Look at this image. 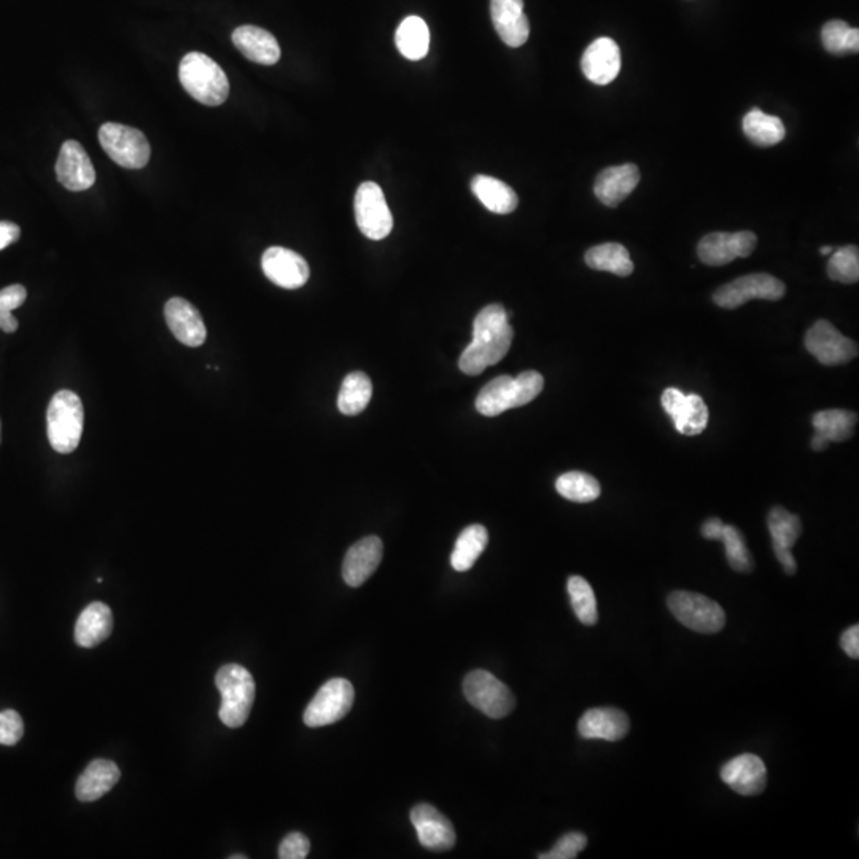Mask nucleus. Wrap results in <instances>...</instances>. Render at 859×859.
<instances>
[{"mask_svg": "<svg viewBox=\"0 0 859 859\" xmlns=\"http://www.w3.org/2000/svg\"><path fill=\"white\" fill-rule=\"evenodd\" d=\"M471 191L475 193L479 203L494 214H511L519 204L516 191L502 180L490 177V175L479 174L473 177Z\"/></svg>", "mask_w": 859, "mask_h": 859, "instance_id": "obj_27", "label": "nucleus"}, {"mask_svg": "<svg viewBox=\"0 0 859 859\" xmlns=\"http://www.w3.org/2000/svg\"><path fill=\"white\" fill-rule=\"evenodd\" d=\"M398 51L409 61H420L430 50V31L419 16H408L401 21L395 34Z\"/></svg>", "mask_w": 859, "mask_h": 859, "instance_id": "obj_30", "label": "nucleus"}, {"mask_svg": "<svg viewBox=\"0 0 859 859\" xmlns=\"http://www.w3.org/2000/svg\"><path fill=\"white\" fill-rule=\"evenodd\" d=\"M0 330L5 333H15L18 330V320L12 312L0 311Z\"/></svg>", "mask_w": 859, "mask_h": 859, "instance_id": "obj_50", "label": "nucleus"}, {"mask_svg": "<svg viewBox=\"0 0 859 859\" xmlns=\"http://www.w3.org/2000/svg\"><path fill=\"white\" fill-rule=\"evenodd\" d=\"M782 280L770 274H750L716 290L713 301L723 309H737L751 300L778 301L785 296Z\"/></svg>", "mask_w": 859, "mask_h": 859, "instance_id": "obj_10", "label": "nucleus"}, {"mask_svg": "<svg viewBox=\"0 0 859 859\" xmlns=\"http://www.w3.org/2000/svg\"><path fill=\"white\" fill-rule=\"evenodd\" d=\"M721 541L724 543L727 562L732 570L739 573H750L753 570V557L748 551L747 543L742 533L734 525L724 524Z\"/></svg>", "mask_w": 859, "mask_h": 859, "instance_id": "obj_40", "label": "nucleus"}, {"mask_svg": "<svg viewBox=\"0 0 859 859\" xmlns=\"http://www.w3.org/2000/svg\"><path fill=\"white\" fill-rule=\"evenodd\" d=\"M805 347L821 365L839 366L858 357V346L828 320H818L805 335Z\"/></svg>", "mask_w": 859, "mask_h": 859, "instance_id": "obj_11", "label": "nucleus"}, {"mask_svg": "<svg viewBox=\"0 0 859 859\" xmlns=\"http://www.w3.org/2000/svg\"><path fill=\"white\" fill-rule=\"evenodd\" d=\"M489 543V533L484 525H470L460 533L452 551L451 565L455 572H468L479 559Z\"/></svg>", "mask_w": 859, "mask_h": 859, "instance_id": "obj_31", "label": "nucleus"}, {"mask_svg": "<svg viewBox=\"0 0 859 859\" xmlns=\"http://www.w3.org/2000/svg\"><path fill=\"white\" fill-rule=\"evenodd\" d=\"M463 694L473 707L492 720H502L516 707L511 689L486 670L468 673L463 681Z\"/></svg>", "mask_w": 859, "mask_h": 859, "instance_id": "obj_6", "label": "nucleus"}, {"mask_svg": "<svg viewBox=\"0 0 859 859\" xmlns=\"http://www.w3.org/2000/svg\"><path fill=\"white\" fill-rule=\"evenodd\" d=\"M24 734V723L20 713L15 710L0 712V745L13 747Z\"/></svg>", "mask_w": 859, "mask_h": 859, "instance_id": "obj_43", "label": "nucleus"}, {"mask_svg": "<svg viewBox=\"0 0 859 859\" xmlns=\"http://www.w3.org/2000/svg\"><path fill=\"white\" fill-rule=\"evenodd\" d=\"M20 226L12 222H0V250L7 249L8 245L15 244L20 239Z\"/></svg>", "mask_w": 859, "mask_h": 859, "instance_id": "obj_48", "label": "nucleus"}, {"mask_svg": "<svg viewBox=\"0 0 859 859\" xmlns=\"http://www.w3.org/2000/svg\"><path fill=\"white\" fill-rule=\"evenodd\" d=\"M758 238L751 231L712 233L700 239L697 255L707 266L729 265L735 258H747L755 252Z\"/></svg>", "mask_w": 859, "mask_h": 859, "instance_id": "obj_12", "label": "nucleus"}, {"mask_svg": "<svg viewBox=\"0 0 859 859\" xmlns=\"http://www.w3.org/2000/svg\"><path fill=\"white\" fill-rule=\"evenodd\" d=\"M832 252H834V250H832V247H829V245H825V247H821L820 249L821 255H825V257L826 255H831Z\"/></svg>", "mask_w": 859, "mask_h": 859, "instance_id": "obj_52", "label": "nucleus"}, {"mask_svg": "<svg viewBox=\"0 0 859 859\" xmlns=\"http://www.w3.org/2000/svg\"><path fill=\"white\" fill-rule=\"evenodd\" d=\"M179 78L191 98L207 107H218L230 96V82L222 67L198 51L180 61Z\"/></svg>", "mask_w": 859, "mask_h": 859, "instance_id": "obj_2", "label": "nucleus"}, {"mask_svg": "<svg viewBox=\"0 0 859 859\" xmlns=\"http://www.w3.org/2000/svg\"><path fill=\"white\" fill-rule=\"evenodd\" d=\"M113 618L110 608L102 602H94L78 616L75 624V642L82 648H93L112 634Z\"/></svg>", "mask_w": 859, "mask_h": 859, "instance_id": "obj_26", "label": "nucleus"}, {"mask_svg": "<svg viewBox=\"0 0 859 859\" xmlns=\"http://www.w3.org/2000/svg\"><path fill=\"white\" fill-rule=\"evenodd\" d=\"M28 298V292L23 285H10L0 290V311L13 312L23 306Z\"/></svg>", "mask_w": 859, "mask_h": 859, "instance_id": "obj_45", "label": "nucleus"}, {"mask_svg": "<svg viewBox=\"0 0 859 859\" xmlns=\"http://www.w3.org/2000/svg\"><path fill=\"white\" fill-rule=\"evenodd\" d=\"M519 408L516 381L511 376H498L482 387L476 398L478 413L486 417L500 416L508 409Z\"/></svg>", "mask_w": 859, "mask_h": 859, "instance_id": "obj_28", "label": "nucleus"}, {"mask_svg": "<svg viewBox=\"0 0 859 859\" xmlns=\"http://www.w3.org/2000/svg\"><path fill=\"white\" fill-rule=\"evenodd\" d=\"M263 273L277 287L296 290L309 280L308 261L300 253L284 247H269L261 258Z\"/></svg>", "mask_w": 859, "mask_h": 859, "instance_id": "obj_13", "label": "nucleus"}, {"mask_svg": "<svg viewBox=\"0 0 859 859\" xmlns=\"http://www.w3.org/2000/svg\"><path fill=\"white\" fill-rule=\"evenodd\" d=\"M821 42H823L825 50L831 55L858 53L859 31L856 28H850L845 21H828L821 31Z\"/></svg>", "mask_w": 859, "mask_h": 859, "instance_id": "obj_37", "label": "nucleus"}, {"mask_svg": "<svg viewBox=\"0 0 859 859\" xmlns=\"http://www.w3.org/2000/svg\"><path fill=\"white\" fill-rule=\"evenodd\" d=\"M514 381H516L519 408L529 405L530 401L535 400L545 387V379L537 371H524L514 378Z\"/></svg>", "mask_w": 859, "mask_h": 859, "instance_id": "obj_42", "label": "nucleus"}, {"mask_svg": "<svg viewBox=\"0 0 859 859\" xmlns=\"http://www.w3.org/2000/svg\"><path fill=\"white\" fill-rule=\"evenodd\" d=\"M556 489L570 502L589 503L600 497L602 487L594 476L583 471H568L556 481Z\"/></svg>", "mask_w": 859, "mask_h": 859, "instance_id": "obj_35", "label": "nucleus"}, {"mask_svg": "<svg viewBox=\"0 0 859 859\" xmlns=\"http://www.w3.org/2000/svg\"><path fill=\"white\" fill-rule=\"evenodd\" d=\"M640 171L635 164H622L603 169L595 179L594 193L600 203L616 207L637 188Z\"/></svg>", "mask_w": 859, "mask_h": 859, "instance_id": "obj_23", "label": "nucleus"}, {"mask_svg": "<svg viewBox=\"0 0 859 859\" xmlns=\"http://www.w3.org/2000/svg\"><path fill=\"white\" fill-rule=\"evenodd\" d=\"M215 685L222 694L220 720L225 726L236 729L249 720L255 700V680L252 673L239 664H226L218 670Z\"/></svg>", "mask_w": 859, "mask_h": 859, "instance_id": "obj_4", "label": "nucleus"}, {"mask_svg": "<svg viewBox=\"0 0 859 859\" xmlns=\"http://www.w3.org/2000/svg\"><path fill=\"white\" fill-rule=\"evenodd\" d=\"M56 177L70 191H85L96 182L90 156L77 140H67L56 161Z\"/></svg>", "mask_w": 859, "mask_h": 859, "instance_id": "obj_15", "label": "nucleus"}, {"mask_svg": "<svg viewBox=\"0 0 859 859\" xmlns=\"http://www.w3.org/2000/svg\"><path fill=\"white\" fill-rule=\"evenodd\" d=\"M743 133L758 147H772L785 139L786 128L778 117L759 109L750 110L743 118Z\"/></svg>", "mask_w": 859, "mask_h": 859, "instance_id": "obj_32", "label": "nucleus"}, {"mask_svg": "<svg viewBox=\"0 0 859 859\" xmlns=\"http://www.w3.org/2000/svg\"><path fill=\"white\" fill-rule=\"evenodd\" d=\"M121 772L117 764L107 759H96L86 767L78 778L75 794L78 801L94 802L109 793L120 780Z\"/></svg>", "mask_w": 859, "mask_h": 859, "instance_id": "obj_25", "label": "nucleus"}, {"mask_svg": "<svg viewBox=\"0 0 859 859\" xmlns=\"http://www.w3.org/2000/svg\"><path fill=\"white\" fill-rule=\"evenodd\" d=\"M164 317L172 335L188 347L203 346L207 338L206 323L198 309L183 298H172L164 306Z\"/></svg>", "mask_w": 859, "mask_h": 859, "instance_id": "obj_19", "label": "nucleus"}, {"mask_svg": "<svg viewBox=\"0 0 859 859\" xmlns=\"http://www.w3.org/2000/svg\"><path fill=\"white\" fill-rule=\"evenodd\" d=\"M581 69L584 77L594 85H608L621 72V50L618 43L608 37H600L586 48Z\"/></svg>", "mask_w": 859, "mask_h": 859, "instance_id": "obj_18", "label": "nucleus"}, {"mask_svg": "<svg viewBox=\"0 0 859 859\" xmlns=\"http://www.w3.org/2000/svg\"><path fill=\"white\" fill-rule=\"evenodd\" d=\"M230 859H247V856H245V855H233V856H230Z\"/></svg>", "mask_w": 859, "mask_h": 859, "instance_id": "obj_53", "label": "nucleus"}, {"mask_svg": "<svg viewBox=\"0 0 859 859\" xmlns=\"http://www.w3.org/2000/svg\"><path fill=\"white\" fill-rule=\"evenodd\" d=\"M662 408L665 413L672 417V420L680 414L681 409L685 406L686 395L678 389H667L662 393L661 397Z\"/></svg>", "mask_w": 859, "mask_h": 859, "instance_id": "obj_46", "label": "nucleus"}, {"mask_svg": "<svg viewBox=\"0 0 859 859\" xmlns=\"http://www.w3.org/2000/svg\"><path fill=\"white\" fill-rule=\"evenodd\" d=\"M490 16L500 39L511 48L522 47L530 35L524 0H490Z\"/></svg>", "mask_w": 859, "mask_h": 859, "instance_id": "obj_20", "label": "nucleus"}, {"mask_svg": "<svg viewBox=\"0 0 859 859\" xmlns=\"http://www.w3.org/2000/svg\"><path fill=\"white\" fill-rule=\"evenodd\" d=\"M630 731L629 716L618 708H592L581 716L578 732L587 740L618 742Z\"/></svg>", "mask_w": 859, "mask_h": 859, "instance_id": "obj_22", "label": "nucleus"}, {"mask_svg": "<svg viewBox=\"0 0 859 859\" xmlns=\"http://www.w3.org/2000/svg\"><path fill=\"white\" fill-rule=\"evenodd\" d=\"M384 545L379 537H366L357 541L344 557L343 578L347 586L360 587L370 580L381 565Z\"/></svg>", "mask_w": 859, "mask_h": 859, "instance_id": "obj_21", "label": "nucleus"}, {"mask_svg": "<svg viewBox=\"0 0 859 859\" xmlns=\"http://www.w3.org/2000/svg\"><path fill=\"white\" fill-rule=\"evenodd\" d=\"M586 265L595 271H607L619 277L634 273V261L630 260L626 247L616 242L595 245L584 255Z\"/></svg>", "mask_w": 859, "mask_h": 859, "instance_id": "obj_29", "label": "nucleus"}, {"mask_svg": "<svg viewBox=\"0 0 859 859\" xmlns=\"http://www.w3.org/2000/svg\"><path fill=\"white\" fill-rule=\"evenodd\" d=\"M568 595L572 602L576 618L583 622L584 626H594L599 621V610L595 600L594 589L581 576H570L568 578Z\"/></svg>", "mask_w": 859, "mask_h": 859, "instance_id": "obj_36", "label": "nucleus"}, {"mask_svg": "<svg viewBox=\"0 0 859 859\" xmlns=\"http://www.w3.org/2000/svg\"><path fill=\"white\" fill-rule=\"evenodd\" d=\"M721 778L735 793L758 796L767 786V767L759 756L745 753L724 764Z\"/></svg>", "mask_w": 859, "mask_h": 859, "instance_id": "obj_17", "label": "nucleus"}, {"mask_svg": "<svg viewBox=\"0 0 859 859\" xmlns=\"http://www.w3.org/2000/svg\"><path fill=\"white\" fill-rule=\"evenodd\" d=\"M85 411L77 393L59 390L47 411V433L51 447L59 454H70L82 440Z\"/></svg>", "mask_w": 859, "mask_h": 859, "instance_id": "obj_3", "label": "nucleus"}, {"mask_svg": "<svg viewBox=\"0 0 859 859\" xmlns=\"http://www.w3.org/2000/svg\"><path fill=\"white\" fill-rule=\"evenodd\" d=\"M828 276L840 284H856L859 280V250L856 245H845L831 253Z\"/></svg>", "mask_w": 859, "mask_h": 859, "instance_id": "obj_39", "label": "nucleus"}, {"mask_svg": "<svg viewBox=\"0 0 859 859\" xmlns=\"http://www.w3.org/2000/svg\"><path fill=\"white\" fill-rule=\"evenodd\" d=\"M104 152L125 169H142L150 161V144L139 129L120 123H105L99 129Z\"/></svg>", "mask_w": 859, "mask_h": 859, "instance_id": "obj_7", "label": "nucleus"}, {"mask_svg": "<svg viewBox=\"0 0 859 859\" xmlns=\"http://www.w3.org/2000/svg\"><path fill=\"white\" fill-rule=\"evenodd\" d=\"M829 444L831 443L826 438H823V436L818 435V433H815V436L812 438L813 451H825V449H828Z\"/></svg>", "mask_w": 859, "mask_h": 859, "instance_id": "obj_51", "label": "nucleus"}, {"mask_svg": "<svg viewBox=\"0 0 859 859\" xmlns=\"http://www.w3.org/2000/svg\"><path fill=\"white\" fill-rule=\"evenodd\" d=\"M309 850H311V842L308 837L301 832H292L288 834L279 847L280 859H304L308 858Z\"/></svg>", "mask_w": 859, "mask_h": 859, "instance_id": "obj_44", "label": "nucleus"}, {"mask_svg": "<svg viewBox=\"0 0 859 859\" xmlns=\"http://www.w3.org/2000/svg\"><path fill=\"white\" fill-rule=\"evenodd\" d=\"M672 615L688 629L699 634H718L726 626V613L720 603L694 592H672L667 600Z\"/></svg>", "mask_w": 859, "mask_h": 859, "instance_id": "obj_5", "label": "nucleus"}, {"mask_svg": "<svg viewBox=\"0 0 859 859\" xmlns=\"http://www.w3.org/2000/svg\"><path fill=\"white\" fill-rule=\"evenodd\" d=\"M513 336L510 314L502 304H490L482 309L473 323V341L460 357V371L478 376L487 366L497 365L508 354Z\"/></svg>", "mask_w": 859, "mask_h": 859, "instance_id": "obj_1", "label": "nucleus"}, {"mask_svg": "<svg viewBox=\"0 0 859 859\" xmlns=\"http://www.w3.org/2000/svg\"><path fill=\"white\" fill-rule=\"evenodd\" d=\"M355 691L350 681L333 678L309 702L303 721L308 727H323L338 723L354 705Z\"/></svg>", "mask_w": 859, "mask_h": 859, "instance_id": "obj_8", "label": "nucleus"}, {"mask_svg": "<svg viewBox=\"0 0 859 859\" xmlns=\"http://www.w3.org/2000/svg\"><path fill=\"white\" fill-rule=\"evenodd\" d=\"M858 414L845 409H826L815 414L812 419L815 433L823 436L829 443H844L855 433Z\"/></svg>", "mask_w": 859, "mask_h": 859, "instance_id": "obj_33", "label": "nucleus"}, {"mask_svg": "<svg viewBox=\"0 0 859 859\" xmlns=\"http://www.w3.org/2000/svg\"><path fill=\"white\" fill-rule=\"evenodd\" d=\"M724 522L718 517H712V519H708L705 522L704 527H702V535L707 540H721V533H723Z\"/></svg>", "mask_w": 859, "mask_h": 859, "instance_id": "obj_49", "label": "nucleus"}, {"mask_svg": "<svg viewBox=\"0 0 859 859\" xmlns=\"http://www.w3.org/2000/svg\"><path fill=\"white\" fill-rule=\"evenodd\" d=\"M587 847V837L581 832H568L557 840L548 853L538 855L540 859H575Z\"/></svg>", "mask_w": 859, "mask_h": 859, "instance_id": "obj_41", "label": "nucleus"}, {"mask_svg": "<svg viewBox=\"0 0 859 859\" xmlns=\"http://www.w3.org/2000/svg\"><path fill=\"white\" fill-rule=\"evenodd\" d=\"M373 384L362 371L350 373L344 379L338 395V409L344 416H357L370 403Z\"/></svg>", "mask_w": 859, "mask_h": 859, "instance_id": "obj_34", "label": "nucleus"}, {"mask_svg": "<svg viewBox=\"0 0 859 859\" xmlns=\"http://www.w3.org/2000/svg\"><path fill=\"white\" fill-rule=\"evenodd\" d=\"M840 645H842V650L847 653V656L852 657V659H858L859 657V626L848 627L845 630L842 637H840Z\"/></svg>", "mask_w": 859, "mask_h": 859, "instance_id": "obj_47", "label": "nucleus"}, {"mask_svg": "<svg viewBox=\"0 0 859 859\" xmlns=\"http://www.w3.org/2000/svg\"><path fill=\"white\" fill-rule=\"evenodd\" d=\"M411 823L416 828L422 847L433 852H447L455 845V829L433 805L419 804L411 810Z\"/></svg>", "mask_w": 859, "mask_h": 859, "instance_id": "obj_14", "label": "nucleus"}, {"mask_svg": "<svg viewBox=\"0 0 859 859\" xmlns=\"http://www.w3.org/2000/svg\"><path fill=\"white\" fill-rule=\"evenodd\" d=\"M355 218L363 236L382 241L393 230V217L378 183L363 182L355 193Z\"/></svg>", "mask_w": 859, "mask_h": 859, "instance_id": "obj_9", "label": "nucleus"}, {"mask_svg": "<svg viewBox=\"0 0 859 859\" xmlns=\"http://www.w3.org/2000/svg\"><path fill=\"white\" fill-rule=\"evenodd\" d=\"M673 424L681 435L696 436L704 432L708 424V408L704 398L699 395H686V403Z\"/></svg>", "mask_w": 859, "mask_h": 859, "instance_id": "obj_38", "label": "nucleus"}, {"mask_svg": "<svg viewBox=\"0 0 859 859\" xmlns=\"http://www.w3.org/2000/svg\"><path fill=\"white\" fill-rule=\"evenodd\" d=\"M767 525H769L770 537L774 543V552L778 562L785 568L786 575H794L797 564L791 548L801 537V519L782 506H775L767 517Z\"/></svg>", "mask_w": 859, "mask_h": 859, "instance_id": "obj_16", "label": "nucleus"}, {"mask_svg": "<svg viewBox=\"0 0 859 859\" xmlns=\"http://www.w3.org/2000/svg\"><path fill=\"white\" fill-rule=\"evenodd\" d=\"M234 47L253 63L274 66L279 63L280 47L276 37L257 26H241L233 32Z\"/></svg>", "mask_w": 859, "mask_h": 859, "instance_id": "obj_24", "label": "nucleus"}]
</instances>
